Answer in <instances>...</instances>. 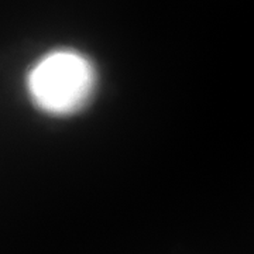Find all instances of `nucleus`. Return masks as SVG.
<instances>
[{"mask_svg": "<svg viewBox=\"0 0 254 254\" xmlns=\"http://www.w3.org/2000/svg\"><path fill=\"white\" fill-rule=\"evenodd\" d=\"M91 82V69L82 58L61 53L38 64L31 73L30 88L41 106L64 112L82 103L89 92Z\"/></svg>", "mask_w": 254, "mask_h": 254, "instance_id": "obj_1", "label": "nucleus"}]
</instances>
